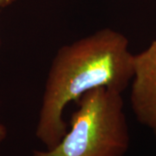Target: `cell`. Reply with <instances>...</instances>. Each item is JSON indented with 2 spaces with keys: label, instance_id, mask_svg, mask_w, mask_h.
I'll use <instances>...</instances> for the list:
<instances>
[{
  "label": "cell",
  "instance_id": "5",
  "mask_svg": "<svg viewBox=\"0 0 156 156\" xmlns=\"http://www.w3.org/2000/svg\"><path fill=\"white\" fill-rule=\"evenodd\" d=\"M17 0H0V8H5L7 6L11 5L13 3H15ZM1 44V42H0Z\"/></svg>",
  "mask_w": 156,
  "mask_h": 156
},
{
  "label": "cell",
  "instance_id": "6",
  "mask_svg": "<svg viewBox=\"0 0 156 156\" xmlns=\"http://www.w3.org/2000/svg\"></svg>",
  "mask_w": 156,
  "mask_h": 156
},
{
  "label": "cell",
  "instance_id": "4",
  "mask_svg": "<svg viewBox=\"0 0 156 156\" xmlns=\"http://www.w3.org/2000/svg\"><path fill=\"white\" fill-rule=\"evenodd\" d=\"M7 137V128L5 126V124L1 122L0 119V145L3 143V141L5 140Z\"/></svg>",
  "mask_w": 156,
  "mask_h": 156
},
{
  "label": "cell",
  "instance_id": "1",
  "mask_svg": "<svg viewBox=\"0 0 156 156\" xmlns=\"http://www.w3.org/2000/svg\"><path fill=\"white\" fill-rule=\"evenodd\" d=\"M126 36L101 29L62 46L46 78L36 128L37 138L51 148L67 133L65 108L86 93L106 88L122 94L134 76V55Z\"/></svg>",
  "mask_w": 156,
  "mask_h": 156
},
{
  "label": "cell",
  "instance_id": "2",
  "mask_svg": "<svg viewBox=\"0 0 156 156\" xmlns=\"http://www.w3.org/2000/svg\"><path fill=\"white\" fill-rule=\"evenodd\" d=\"M71 115L69 129L55 147L33 156H124L129 132L121 93L99 88L84 94Z\"/></svg>",
  "mask_w": 156,
  "mask_h": 156
},
{
  "label": "cell",
  "instance_id": "3",
  "mask_svg": "<svg viewBox=\"0 0 156 156\" xmlns=\"http://www.w3.org/2000/svg\"><path fill=\"white\" fill-rule=\"evenodd\" d=\"M130 102L136 119L156 134V39L134 55Z\"/></svg>",
  "mask_w": 156,
  "mask_h": 156
}]
</instances>
